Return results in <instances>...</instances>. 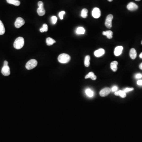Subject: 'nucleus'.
Wrapping results in <instances>:
<instances>
[{
    "mask_svg": "<svg viewBox=\"0 0 142 142\" xmlns=\"http://www.w3.org/2000/svg\"><path fill=\"white\" fill-rule=\"evenodd\" d=\"M24 45V38L23 37H19L13 43V47L16 49H19L23 47Z\"/></svg>",
    "mask_w": 142,
    "mask_h": 142,
    "instance_id": "f257e3e1",
    "label": "nucleus"
},
{
    "mask_svg": "<svg viewBox=\"0 0 142 142\" xmlns=\"http://www.w3.org/2000/svg\"><path fill=\"white\" fill-rule=\"evenodd\" d=\"M71 57L69 55L66 53H62L59 55L58 60L59 62L62 64L68 63L70 60Z\"/></svg>",
    "mask_w": 142,
    "mask_h": 142,
    "instance_id": "f03ea898",
    "label": "nucleus"
},
{
    "mask_svg": "<svg viewBox=\"0 0 142 142\" xmlns=\"http://www.w3.org/2000/svg\"><path fill=\"white\" fill-rule=\"evenodd\" d=\"M38 65V62L35 59H31L29 60L26 65V68L28 70H30L34 68Z\"/></svg>",
    "mask_w": 142,
    "mask_h": 142,
    "instance_id": "7ed1b4c3",
    "label": "nucleus"
},
{
    "mask_svg": "<svg viewBox=\"0 0 142 142\" xmlns=\"http://www.w3.org/2000/svg\"><path fill=\"white\" fill-rule=\"evenodd\" d=\"M113 16L112 14H109L107 16L105 22V25L108 29H111L112 26V22Z\"/></svg>",
    "mask_w": 142,
    "mask_h": 142,
    "instance_id": "20e7f679",
    "label": "nucleus"
},
{
    "mask_svg": "<svg viewBox=\"0 0 142 142\" xmlns=\"http://www.w3.org/2000/svg\"><path fill=\"white\" fill-rule=\"evenodd\" d=\"M25 21L22 17H18L16 20L15 23V26L17 28H19L24 25Z\"/></svg>",
    "mask_w": 142,
    "mask_h": 142,
    "instance_id": "39448f33",
    "label": "nucleus"
},
{
    "mask_svg": "<svg viewBox=\"0 0 142 142\" xmlns=\"http://www.w3.org/2000/svg\"><path fill=\"white\" fill-rule=\"evenodd\" d=\"M111 88L109 87H106L103 88L99 92L100 95L102 97H105L108 95L111 92Z\"/></svg>",
    "mask_w": 142,
    "mask_h": 142,
    "instance_id": "423d86ee",
    "label": "nucleus"
},
{
    "mask_svg": "<svg viewBox=\"0 0 142 142\" xmlns=\"http://www.w3.org/2000/svg\"><path fill=\"white\" fill-rule=\"evenodd\" d=\"M92 16L94 18L98 19L101 16V11L99 9L95 8L92 11Z\"/></svg>",
    "mask_w": 142,
    "mask_h": 142,
    "instance_id": "0eeeda50",
    "label": "nucleus"
},
{
    "mask_svg": "<svg viewBox=\"0 0 142 142\" xmlns=\"http://www.w3.org/2000/svg\"><path fill=\"white\" fill-rule=\"evenodd\" d=\"M127 8L130 11H135L138 9V6L133 2H130L128 4Z\"/></svg>",
    "mask_w": 142,
    "mask_h": 142,
    "instance_id": "6e6552de",
    "label": "nucleus"
},
{
    "mask_svg": "<svg viewBox=\"0 0 142 142\" xmlns=\"http://www.w3.org/2000/svg\"><path fill=\"white\" fill-rule=\"evenodd\" d=\"M1 72L4 76H9L10 75V71L9 66H3Z\"/></svg>",
    "mask_w": 142,
    "mask_h": 142,
    "instance_id": "1a4fd4ad",
    "label": "nucleus"
},
{
    "mask_svg": "<svg viewBox=\"0 0 142 142\" xmlns=\"http://www.w3.org/2000/svg\"><path fill=\"white\" fill-rule=\"evenodd\" d=\"M123 49V47L122 46H118L115 48L114 51V55L116 56H118L122 54Z\"/></svg>",
    "mask_w": 142,
    "mask_h": 142,
    "instance_id": "9d476101",
    "label": "nucleus"
},
{
    "mask_svg": "<svg viewBox=\"0 0 142 142\" xmlns=\"http://www.w3.org/2000/svg\"><path fill=\"white\" fill-rule=\"evenodd\" d=\"M105 53V51L103 49H99L94 52V55L96 57H99L103 56Z\"/></svg>",
    "mask_w": 142,
    "mask_h": 142,
    "instance_id": "9b49d317",
    "label": "nucleus"
},
{
    "mask_svg": "<svg viewBox=\"0 0 142 142\" xmlns=\"http://www.w3.org/2000/svg\"><path fill=\"white\" fill-rule=\"evenodd\" d=\"M137 55V53L136 52V50L134 48H132L130 49L129 56L133 60L135 59L136 58Z\"/></svg>",
    "mask_w": 142,
    "mask_h": 142,
    "instance_id": "f8f14e48",
    "label": "nucleus"
},
{
    "mask_svg": "<svg viewBox=\"0 0 142 142\" xmlns=\"http://www.w3.org/2000/svg\"><path fill=\"white\" fill-rule=\"evenodd\" d=\"M118 63L117 61H114L111 62L110 65V67L111 68V69L112 70L113 72H115L117 70V65H118Z\"/></svg>",
    "mask_w": 142,
    "mask_h": 142,
    "instance_id": "ddd939ff",
    "label": "nucleus"
},
{
    "mask_svg": "<svg viewBox=\"0 0 142 142\" xmlns=\"http://www.w3.org/2000/svg\"><path fill=\"white\" fill-rule=\"evenodd\" d=\"M85 78L86 79L90 78L91 79H92V80H95L96 79L97 77L96 75H95V74L93 72H90L85 76Z\"/></svg>",
    "mask_w": 142,
    "mask_h": 142,
    "instance_id": "4468645a",
    "label": "nucleus"
},
{
    "mask_svg": "<svg viewBox=\"0 0 142 142\" xmlns=\"http://www.w3.org/2000/svg\"><path fill=\"white\" fill-rule=\"evenodd\" d=\"M6 1L9 4H13L16 6H19L20 4V2L18 0H6Z\"/></svg>",
    "mask_w": 142,
    "mask_h": 142,
    "instance_id": "2eb2a0df",
    "label": "nucleus"
},
{
    "mask_svg": "<svg viewBox=\"0 0 142 142\" xmlns=\"http://www.w3.org/2000/svg\"><path fill=\"white\" fill-rule=\"evenodd\" d=\"M103 34L106 36L108 39H111L112 38L113 32L111 30H108L106 31H103Z\"/></svg>",
    "mask_w": 142,
    "mask_h": 142,
    "instance_id": "dca6fc26",
    "label": "nucleus"
},
{
    "mask_svg": "<svg viewBox=\"0 0 142 142\" xmlns=\"http://www.w3.org/2000/svg\"><path fill=\"white\" fill-rule=\"evenodd\" d=\"M37 11V13L39 16H44L45 14V11L43 7H38Z\"/></svg>",
    "mask_w": 142,
    "mask_h": 142,
    "instance_id": "f3484780",
    "label": "nucleus"
},
{
    "mask_svg": "<svg viewBox=\"0 0 142 142\" xmlns=\"http://www.w3.org/2000/svg\"><path fill=\"white\" fill-rule=\"evenodd\" d=\"M46 42L47 45H49V46L52 45L54 44V43L56 42V41L51 38H47Z\"/></svg>",
    "mask_w": 142,
    "mask_h": 142,
    "instance_id": "a211bd4d",
    "label": "nucleus"
},
{
    "mask_svg": "<svg viewBox=\"0 0 142 142\" xmlns=\"http://www.w3.org/2000/svg\"><path fill=\"white\" fill-rule=\"evenodd\" d=\"M5 32V29L4 24L0 20V35L4 34Z\"/></svg>",
    "mask_w": 142,
    "mask_h": 142,
    "instance_id": "6ab92c4d",
    "label": "nucleus"
},
{
    "mask_svg": "<svg viewBox=\"0 0 142 142\" xmlns=\"http://www.w3.org/2000/svg\"><path fill=\"white\" fill-rule=\"evenodd\" d=\"M90 57L89 55H87L85 56V65L86 67H88L90 65Z\"/></svg>",
    "mask_w": 142,
    "mask_h": 142,
    "instance_id": "aec40b11",
    "label": "nucleus"
},
{
    "mask_svg": "<svg viewBox=\"0 0 142 142\" xmlns=\"http://www.w3.org/2000/svg\"><path fill=\"white\" fill-rule=\"evenodd\" d=\"M85 30L82 27H79L77 29L76 33L78 34H85Z\"/></svg>",
    "mask_w": 142,
    "mask_h": 142,
    "instance_id": "412c9836",
    "label": "nucleus"
},
{
    "mask_svg": "<svg viewBox=\"0 0 142 142\" xmlns=\"http://www.w3.org/2000/svg\"><path fill=\"white\" fill-rule=\"evenodd\" d=\"M88 11L87 9H83L81 11V17H82V18H86L88 16Z\"/></svg>",
    "mask_w": 142,
    "mask_h": 142,
    "instance_id": "4be33fe9",
    "label": "nucleus"
},
{
    "mask_svg": "<svg viewBox=\"0 0 142 142\" xmlns=\"http://www.w3.org/2000/svg\"><path fill=\"white\" fill-rule=\"evenodd\" d=\"M85 92H86V94L89 97H92L93 95H94V92H93V91L89 89V88L86 90Z\"/></svg>",
    "mask_w": 142,
    "mask_h": 142,
    "instance_id": "5701e85b",
    "label": "nucleus"
},
{
    "mask_svg": "<svg viewBox=\"0 0 142 142\" xmlns=\"http://www.w3.org/2000/svg\"><path fill=\"white\" fill-rule=\"evenodd\" d=\"M48 26L46 24H44L43 25V26L40 29V32H47L48 30Z\"/></svg>",
    "mask_w": 142,
    "mask_h": 142,
    "instance_id": "b1692460",
    "label": "nucleus"
},
{
    "mask_svg": "<svg viewBox=\"0 0 142 142\" xmlns=\"http://www.w3.org/2000/svg\"><path fill=\"white\" fill-rule=\"evenodd\" d=\"M118 92L119 96H120L121 97H122V98H124L126 97V93L124 92V91L120 90L118 91Z\"/></svg>",
    "mask_w": 142,
    "mask_h": 142,
    "instance_id": "393cba45",
    "label": "nucleus"
},
{
    "mask_svg": "<svg viewBox=\"0 0 142 142\" xmlns=\"http://www.w3.org/2000/svg\"><path fill=\"white\" fill-rule=\"evenodd\" d=\"M57 20V18L55 16H53L52 17V22L53 24H56Z\"/></svg>",
    "mask_w": 142,
    "mask_h": 142,
    "instance_id": "a878e982",
    "label": "nucleus"
},
{
    "mask_svg": "<svg viewBox=\"0 0 142 142\" xmlns=\"http://www.w3.org/2000/svg\"><path fill=\"white\" fill-rule=\"evenodd\" d=\"M65 14V11H62L61 12H60L59 13V17H60V19L62 20L63 19L64 15Z\"/></svg>",
    "mask_w": 142,
    "mask_h": 142,
    "instance_id": "bb28decb",
    "label": "nucleus"
},
{
    "mask_svg": "<svg viewBox=\"0 0 142 142\" xmlns=\"http://www.w3.org/2000/svg\"><path fill=\"white\" fill-rule=\"evenodd\" d=\"M134 90V88H125V89L124 90V92H129V91H131L133 90Z\"/></svg>",
    "mask_w": 142,
    "mask_h": 142,
    "instance_id": "cd10ccee",
    "label": "nucleus"
},
{
    "mask_svg": "<svg viewBox=\"0 0 142 142\" xmlns=\"http://www.w3.org/2000/svg\"><path fill=\"white\" fill-rule=\"evenodd\" d=\"M135 77L136 79H141L142 77V74L140 73H138L136 74Z\"/></svg>",
    "mask_w": 142,
    "mask_h": 142,
    "instance_id": "c85d7f7f",
    "label": "nucleus"
},
{
    "mask_svg": "<svg viewBox=\"0 0 142 142\" xmlns=\"http://www.w3.org/2000/svg\"><path fill=\"white\" fill-rule=\"evenodd\" d=\"M39 7H43V3L42 1H39L38 3Z\"/></svg>",
    "mask_w": 142,
    "mask_h": 142,
    "instance_id": "c756f323",
    "label": "nucleus"
},
{
    "mask_svg": "<svg viewBox=\"0 0 142 142\" xmlns=\"http://www.w3.org/2000/svg\"><path fill=\"white\" fill-rule=\"evenodd\" d=\"M118 88L116 86H114L112 88V92H116L118 90Z\"/></svg>",
    "mask_w": 142,
    "mask_h": 142,
    "instance_id": "7c9ffc66",
    "label": "nucleus"
},
{
    "mask_svg": "<svg viewBox=\"0 0 142 142\" xmlns=\"http://www.w3.org/2000/svg\"><path fill=\"white\" fill-rule=\"evenodd\" d=\"M137 84L138 85L142 86V80H138L137 81Z\"/></svg>",
    "mask_w": 142,
    "mask_h": 142,
    "instance_id": "2f4dec72",
    "label": "nucleus"
},
{
    "mask_svg": "<svg viewBox=\"0 0 142 142\" xmlns=\"http://www.w3.org/2000/svg\"><path fill=\"white\" fill-rule=\"evenodd\" d=\"M8 66V62L7 61L5 60V61H4V65H3V66Z\"/></svg>",
    "mask_w": 142,
    "mask_h": 142,
    "instance_id": "473e14b6",
    "label": "nucleus"
},
{
    "mask_svg": "<svg viewBox=\"0 0 142 142\" xmlns=\"http://www.w3.org/2000/svg\"><path fill=\"white\" fill-rule=\"evenodd\" d=\"M115 96H119L118 91H116V92H115Z\"/></svg>",
    "mask_w": 142,
    "mask_h": 142,
    "instance_id": "72a5a7b5",
    "label": "nucleus"
},
{
    "mask_svg": "<svg viewBox=\"0 0 142 142\" xmlns=\"http://www.w3.org/2000/svg\"><path fill=\"white\" fill-rule=\"evenodd\" d=\"M139 68L140 69L142 70V62L139 65Z\"/></svg>",
    "mask_w": 142,
    "mask_h": 142,
    "instance_id": "f704fd0d",
    "label": "nucleus"
},
{
    "mask_svg": "<svg viewBox=\"0 0 142 142\" xmlns=\"http://www.w3.org/2000/svg\"><path fill=\"white\" fill-rule=\"evenodd\" d=\"M139 57L141 59H142V53H141V54H140Z\"/></svg>",
    "mask_w": 142,
    "mask_h": 142,
    "instance_id": "c9c22d12",
    "label": "nucleus"
},
{
    "mask_svg": "<svg viewBox=\"0 0 142 142\" xmlns=\"http://www.w3.org/2000/svg\"><path fill=\"white\" fill-rule=\"evenodd\" d=\"M113 0H108V1L109 2H112Z\"/></svg>",
    "mask_w": 142,
    "mask_h": 142,
    "instance_id": "e433bc0d",
    "label": "nucleus"
},
{
    "mask_svg": "<svg viewBox=\"0 0 142 142\" xmlns=\"http://www.w3.org/2000/svg\"><path fill=\"white\" fill-rule=\"evenodd\" d=\"M136 0L137 1H139L141 0Z\"/></svg>",
    "mask_w": 142,
    "mask_h": 142,
    "instance_id": "4c0bfd02",
    "label": "nucleus"
},
{
    "mask_svg": "<svg viewBox=\"0 0 142 142\" xmlns=\"http://www.w3.org/2000/svg\"></svg>",
    "mask_w": 142,
    "mask_h": 142,
    "instance_id": "58836bf2",
    "label": "nucleus"
}]
</instances>
